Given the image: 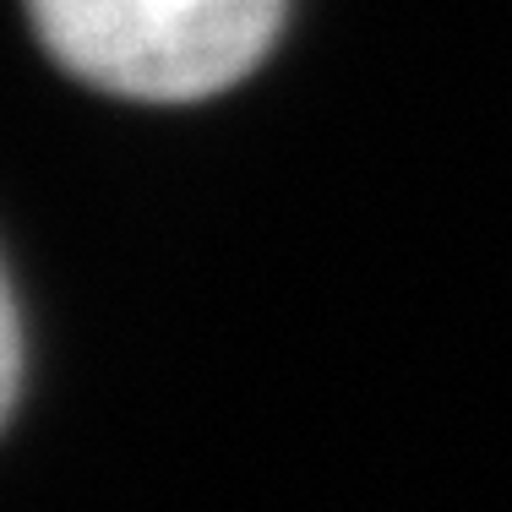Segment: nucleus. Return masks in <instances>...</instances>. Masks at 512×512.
Here are the masks:
<instances>
[{
  "mask_svg": "<svg viewBox=\"0 0 512 512\" xmlns=\"http://www.w3.org/2000/svg\"><path fill=\"white\" fill-rule=\"evenodd\" d=\"M71 77L142 104H191L235 88L273 50L284 0H28Z\"/></svg>",
  "mask_w": 512,
  "mask_h": 512,
  "instance_id": "obj_1",
  "label": "nucleus"
},
{
  "mask_svg": "<svg viewBox=\"0 0 512 512\" xmlns=\"http://www.w3.org/2000/svg\"><path fill=\"white\" fill-rule=\"evenodd\" d=\"M17 371H22V349H17V311H11V289L0 278V425L11 414L17 398Z\"/></svg>",
  "mask_w": 512,
  "mask_h": 512,
  "instance_id": "obj_2",
  "label": "nucleus"
}]
</instances>
